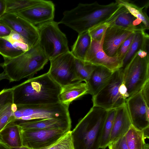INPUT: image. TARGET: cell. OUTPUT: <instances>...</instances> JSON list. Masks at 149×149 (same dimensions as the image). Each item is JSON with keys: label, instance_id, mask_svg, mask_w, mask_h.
<instances>
[{"label": "cell", "instance_id": "1", "mask_svg": "<svg viewBox=\"0 0 149 149\" xmlns=\"http://www.w3.org/2000/svg\"><path fill=\"white\" fill-rule=\"evenodd\" d=\"M13 102L16 105L53 104L59 102L61 87L48 72L28 79L11 88Z\"/></svg>", "mask_w": 149, "mask_h": 149}, {"label": "cell", "instance_id": "2", "mask_svg": "<svg viewBox=\"0 0 149 149\" xmlns=\"http://www.w3.org/2000/svg\"><path fill=\"white\" fill-rule=\"evenodd\" d=\"M119 6L116 1L106 5L100 4L96 1L89 4L80 3L74 8L65 11L58 23L80 34L106 22Z\"/></svg>", "mask_w": 149, "mask_h": 149}, {"label": "cell", "instance_id": "3", "mask_svg": "<svg viewBox=\"0 0 149 149\" xmlns=\"http://www.w3.org/2000/svg\"><path fill=\"white\" fill-rule=\"evenodd\" d=\"M108 111L92 107L71 131L74 149H98Z\"/></svg>", "mask_w": 149, "mask_h": 149}, {"label": "cell", "instance_id": "4", "mask_svg": "<svg viewBox=\"0 0 149 149\" xmlns=\"http://www.w3.org/2000/svg\"><path fill=\"white\" fill-rule=\"evenodd\" d=\"M3 59L0 66L3 69L10 82L33 78L49 61L38 43L17 57Z\"/></svg>", "mask_w": 149, "mask_h": 149}, {"label": "cell", "instance_id": "5", "mask_svg": "<svg viewBox=\"0 0 149 149\" xmlns=\"http://www.w3.org/2000/svg\"><path fill=\"white\" fill-rule=\"evenodd\" d=\"M54 20L37 26L38 44L49 60L70 51L65 35Z\"/></svg>", "mask_w": 149, "mask_h": 149}, {"label": "cell", "instance_id": "6", "mask_svg": "<svg viewBox=\"0 0 149 149\" xmlns=\"http://www.w3.org/2000/svg\"><path fill=\"white\" fill-rule=\"evenodd\" d=\"M14 112L16 119L38 121L48 118L70 119L69 106L60 102L45 104L17 105Z\"/></svg>", "mask_w": 149, "mask_h": 149}, {"label": "cell", "instance_id": "7", "mask_svg": "<svg viewBox=\"0 0 149 149\" xmlns=\"http://www.w3.org/2000/svg\"><path fill=\"white\" fill-rule=\"evenodd\" d=\"M123 73L119 68L114 72L105 86L92 96L93 106L107 111L116 109L126 103V100L120 94L119 88L123 82Z\"/></svg>", "mask_w": 149, "mask_h": 149}, {"label": "cell", "instance_id": "8", "mask_svg": "<svg viewBox=\"0 0 149 149\" xmlns=\"http://www.w3.org/2000/svg\"><path fill=\"white\" fill-rule=\"evenodd\" d=\"M123 73L129 98L140 91L149 80V55L141 57L136 53Z\"/></svg>", "mask_w": 149, "mask_h": 149}, {"label": "cell", "instance_id": "9", "mask_svg": "<svg viewBox=\"0 0 149 149\" xmlns=\"http://www.w3.org/2000/svg\"><path fill=\"white\" fill-rule=\"evenodd\" d=\"M49 61L50 67L47 72L61 87L77 82L74 72L75 58L70 51Z\"/></svg>", "mask_w": 149, "mask_h": 149}, {"label": "cell", "instance_id": "10", "mask_svg": "<svg viewBox=\"0 0 149 149\" xmlns=\"http://www.w3.org/2000/svg\"><path fill=\"white\" fill-rule=\"evenodd\" d=\"M68 132L61 129L22 130V146L31 149H46Z\"/></svg>", "mask_w": 149, "mask_h": 149}, {"label": "cell", "instance_id": "11", "mask_svg": "<svg viewBox=\"0 0 149 149\" xmlns=\"http://www.w3.org/2000/svg\"><path fill=\"white\" fill-rule=\"evenodd\" d=\"M0 23L20 35L29 48L38 43L39 35L37 26L16 13L4 14L0 17Z\"/></svg>", "mask_w": 149, "mask_h": 149}, {"label": "cell", "instance_id": "12", "mask_svg": "<svg viewBox=\"0 0 149 149\" xmlns=\"http://www.w3.org/2000/svg\"><path fill=\"white\" fill-rule=\"evenodd\" d=\"M126 103L132 125L140 130L149 127V107L141 91L127 99Z\"/></svg>", "mask_w": 149, "mask_h": 149}, {"label": "cell", "instance_id": "13", "mask_svg": "<svg viewBox=\"0 0 149 149\" xmlns=\"http://www.w3.org/2000/svg\"><path fill=\"white\" fill-rule=\"evenodd\" d=\"M104 38L99 41L91 40L84 61L95 66H103L114 72L121 67L122 62L118 57L109 56L104 52Z\"/></svg>", "mask_w": 149, "mask_h": 149}, {"label": "cell", "instance_id": "14", "mask_svg": "<svg viewBox=\"0 0 149 149\" xmlns=\"http://www.w3.org/2000/svg\"><path fill=\"white\" fill-rule=\"evenodd\" d=\"M55 11V5L52 1L41 0L38 3L15 13L36 26L53 21Z\"/></svg>", "mask_w": 149, "mask_h": 149}, {"label": "cell", "instance_id": "15", "mask_svg": "<svg viewBox=\"0 0 149 149\" xmlns=\"http://www.w3.org/2000/svg\"><path fill=\"white\" fill-rule=\"evenodd\" d=\"M106 22L109 26L134 32L147 30L141 20L134 17L125 6L120 4Z\"/></svg>", "mask_w": 149, "mask_h": 149}, {"label": "cell", "instance_id": "16", "mask_svg": "<svg viewBox=\"0 0 149 149\" xmlns=\"http://www.w3.org/2000/svg\"><path fill=\"white\" fill-rule=\"evenodd\" d=\"M134 32L118 27L109 26L106 30L103 40V51L109 56H116L118 48Z\"/></svg>", "mask_w": 149, "mask_h": 149}, {"label": "cell", "instance_id": "17", "mask_svg": "<svg viewBox=\"0 0 149 149\" xmlns=\"http://www.w3.org/2000/svg\"><path fill=\"white\" fill-rule=\"evenodd\" d=\"M15 122L22 130L61 129L69 131L71 126V118H48L34 121L17 120Z\"/></svg>", "mask_w": 149, "mask_h": 149}, {"label": "cell", "instance_id": "18", "mask_svg": "<svg viewBox=\"0 0 149 149\" xmlns=\"http://www.w3.org/2000/svg\"><path fill=\"white\" fill-rule=\"evenodd\" d=\"M116 109L109 144L125 136L132 125L126 103Z\"/></svg>", "mask_w": 149, "mask_h": 149}, {"label": "cell", "instance_id": "19", "mask_svg": "<svg viewBox=\"0 0 149 149\" xmlns=\"http://www.w3.org/2000/svg\"><path fill=\"white\" fill-rule=\"evenodd\" d=\"M113 72L102 66H95L94 69L86 83L88 89V94L94 96L107 84Z\"/></svg>", "mask_w": 149, "mask_h": 149}, {"label": "cell", "instance_id": "20", "mask_svg": "<svg viewBox=\"0 0 149 149\" xmlns=\"http://www.w3.org/2000/svg\"><path fill=\"white\" fill-rule=\"evenodd\" d=\"M88 94V89L86 83L75 82L61 87L59 102L69 106L73 101Z\"/></svg>", "mask_w": 149, "mask_h": 149}, {"label": "cell", "instance_id": "21", "mask_svg": "<svg viewBox=\"0 0 149 149\" xmlns=\"http://www.w3.org/2000/svg\"><path fill=\"white\" fill-rule=\"evenodd\" d=\"M145 31L135 32L133 40L122 61V67L120 68L123 72L140 49H149V36Z\"/></svg>", "mask_w": 149, "mask_h": 149}, {"label": "cell", "instance_id": "22", "mask_svg": "<svg viewBox=\"0 0 149 149\" xmlns=\"http://www.w3.org/2000/svg\"><path fill=\"white\" fill-rule=\"evenodd\" d=\"M22 129L15 122L8 124L0 132V141L10 148L22 146Z\"/></svg>", "mask_w": 149, "mask_h": 149}, {"label": "cell", "instance_id": "23", "mask_svg": "<svg viewBox=\"0 0 149 149\" xmlns=\"http://www.w3.org/2000/svg\"><path fill=\"white\" fill-rule=\"evenodd\" d=\"M91 41L88 31L78 34L70 51L71 54L75 58L84 61Z\"/></svg>", "mask_w": 149, "mask_h": 149}, {"label": "cell", "instance_id": "24", "mask_svg": "<svg viewBox=\"0 0 149 149\" xmlns=\"http://www.w3.org/2000/svg\"><path fill=\"white\" fill-rule=\"evenodd\" d=\"M116 1L125 6L133 15L142 22L147 30L149 29V19L146 13L148 2L143 7H140L129 0H116Z\"/></svg>", "mask_w": 149, "mask_h": 149}, {"label": "cell", "instance_id": "25", "mask_svg": "<svg viewBox=\"0 0 149 149\" xmlns=\"http://www.w3.org/2000/svg\"><path fill=\"white\" fill-rule=\"evenodd\" d=\"M125 137L128 149H145L146 143L143 130H139L132 125Z\"/></svg>", "mask_w": 149, "mask_h": 149}, {"label": "cell", "instance_id": "26", "mask_svg": "<svg viewBox=\"0 0 149 149\" xmlns=\"http://www.w3.org/2000/svg\"><path fill=\"white\" fill-rule=\"evenodd\" d=\"M95 66L75 58L74 72L76 81L86 83Z\"/></svg>", "mask_w": 149, "mask_h": 149}, {"label": "cell", "instance_id": "27", "mask_svg": "<svg viewBox=\"0 0 149 149\" xmlns=\"http://www.w3.org/2000/svg\"><path fill=\"white\" fill-rule=\"evenodd\" d=\"M116 111V109H111L108 111L103 127L99 148L105 149L109 144L111 133Z\"/></svg>", "mask_w": 149, "mask_h": 149}, {"label": "cell", "instance_id": "28", "mask_svg": "<svg viewBox=\"0 0 149 149\" xmlns=\"http://www.w3.org/2000/svg\"><path fill=\"white\" fill-rule=\"evenodd\" d=\"M41 0H5V13H16L40 2Z\"/></svg>", "mask_w": 149, "mask_h": 149}, {"label": "cell", "instance_id": "29", "mask_svg": "<svg viewBox=\"0 0 149 149\" xmlns=\"http://www.w3.org/2000/svg\"><path fill=\"white\" fill-rule=\"evenodd\" d=\"M16 105L13 102H10L0 107V132L9 123L16 120L14 112Z\"/></svg>", "mask_w": 149, "mask_h": 149}, {"label": "cell", "instance_id": "30", "mask_svg": "<svg viewBox=\"0 0 149 149\" xmlns=\"http://www.w3.org/2000/svg\"><path fill=\"white\" fill-rule=\"evenodd\" d=\"M24 52L15 48L12 44L6 39L0 37V54L3 58H13L19 56Z\"/></svg>", "mask_w": 149, "mask_h": 149}, {"label": "cell", "instance_id": "31", "mask_svg": "<svg viewBox=\"0 0 149 149\" xmlns=\"http://www.w3.org/2000/svg\"><path fill=\"white\" fill-rule=\"evenodd\" d=\"M46 149H74L71 131L67 132L54 144Z\"/></svg>", "mask_w": 149, "mask_h": 149}, {"label": "cell", "instance_id": "32", "mask_svg": "<svg viewBox=\"0 0 149 149\" xmlns=\"http://www.w3.org/2000/svg\"><path fill=\"white\" fill-rule=\"evenodd\" d=\"M109 26L106 22L96 26L90 29L88 33L91 40H100L104 37L107 29Z\"/></svg>", "mask_w": 149, "mask_h": 149}, {"label": "cell", "instance_id": "33", "mask_svg": "<svg viewBox=\"0 0 149 149\" xmlns=\"http://www.w3.org/2000/svg\"><path fill=\"white\" fill-rule=\"evenodd\" d=\"M134 34L135 32L131 34L123 42L117 50L116 56L122 62L130 47L133 40Z\"/></svg>", "mask_w": 149, "mask_h": 149}, {"label": "cell", "instance_id": "34", "mask_svg": "<svg viewBox=\"0 0 149 149\" xmlns=\"http://www.w3.org/2000/svg\"><path fill=\"white\" fill-rule=\"evenodd\" d=\"M108 147L109 149H128L125 135L114 142L109 144Z\"/></svg>", "mask_w": 149, "mask_h": 149}, {"label": "cell", "instance_id": "35", "mask_svg": "<svg viewBox=\"0 0 149 149\" xmlns=\"http://www.w3.org/2000/svg\"><path fill=\"white\" fill-rule=\"evenodd\" d=\"M3 38L11 43L15 41H20L26 43L24 39L20 35L12 30L9 36Z\"/></svg>", "mask_w": 149, "mask_h": 149}, {"label": "cell", "instance_id": "36", "mask_svg": "<svg viewBox=\"0 0 149 149\" xmlns=\"http://www.w3.org/2000/svg\"><path fill=\"white\" fill-rule=\"evenodd\" d=\"M149 80L142 87L141 91L142 96L147 104L149 106Z\"/></svg>", "mask_w": 149, "mask_h": 149}, {"label": "cell", "instance_id": "37", "mask_svg": "<svg viewBox=\"0 0 149 149\" xmlns=\"http://www.w3.org/2000/svg\"><path fill=\"white\" fill-rule=\"evenodd\" d=\"M15 48L24 52L28 50L29 48L26 43L20 41H15L11 43Z\"/></svg>", "mask_w": 149, "mask_h": 149}, {"label": "cell", "instance_id": "38", "mask_svg": "<svg viewBox=\"0 0 149 149\" xmlns=\"http://www.w3.org/2000/svg\"><path fill=\"white\" fill-rule=\"evenodd\" d=\"M11 31L7 26L0 23V37H4L8 36Z\"/></svg>", "mask_w": 149, "mask_h": 149}, {"label": "cell", "instance_id": "39", "mask_svg": "<svg viewBox=\"0 0 149 149\" xmlns=\"http://www.w3.org/2000/svg\"><path fill=\"white\" fill-rule=\"evenodd\" d=\"M5 0H0V17L5 14Z\"/></svg>", "mask_w": 149, "mask_h": 149}, {"label": "cell", "instance_id": "40", "mask_svg": "<svg viewBox=\"0 0 149 149\" xmlns=\"http://www.w3.org/2000/svg\"><path fill=\"white\" fill-rule=\"evenodd\" d=\"M149 127L146 128L143 130V134L145 139H149Z\"/></svg>", "mask_w": 149, "mask_h": 149}, {"label": "cell", "instance_id": "41", "mask_svg": "<svg viewBox=\"0 0 149 149\" xmlns=\"http://www.w3.org/2000/svg\"><path fill=\"white\" fill-rule=\"evenodd\" d=\"M3 79H8L7 76L4 71L0 73V81Z\"/></svg>", "mask_w": 149, "mask_h": 149}, {"label": "cell", "instance_id": "42", "mask_svg": "<svg viewBox=\"0 0 149 149\" xmlns=\"http://www.w3.org/2000/svg\"><path fill=\"white\" fill-rule=\"evenodd\" d=\"M0 149H10L6 145L0 141Z\"/></svg>", "mask_w": 149, "mask_h": 149}, {"label": "cell", "instance_id": "43", "mask_svg": "<svg viewBox=\"0 0 149 149\" xmlns=\"http://www.w3.org/2000/svg\"><path fill=\"white\" fill-rule=\"evenodd\" d=\"M10 149H31L26 147L22 146L21 147H13L10 148Z\"/></svg>", "mask_w": 149, "mask_h": 149}, {"label": "cell", "instance_id": "44", "mask_svg": "<svg viewBox=\"0 0 149 149\" xmlns=\"http://www.w3.org/2000/svg\"><path fill=\"white\" fill-rule=\"evenodd\" d=\"M145 149H149V144L148 143L146 144Z\"/></svg>", "mask_w": 149, "mask_h": 149}]
</instances>
